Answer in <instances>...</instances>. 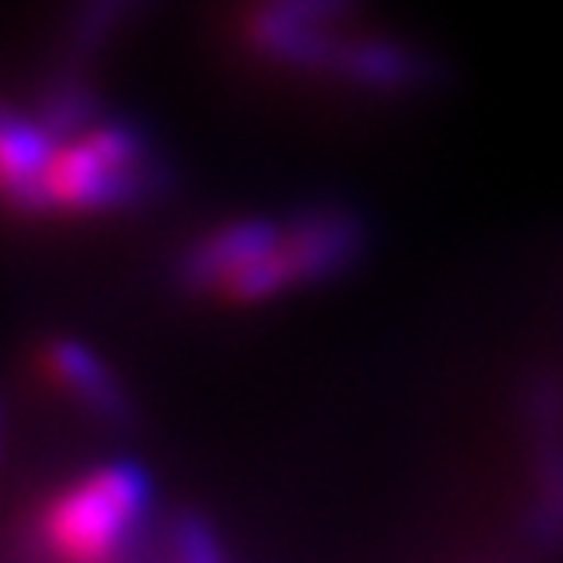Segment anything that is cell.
<instances>
[{
	"instance_id": "6da1fadb",
	"label": "cell",
	"mask_w": 563,
	"mask_h": 563,
	"mask_svg": "<svg viewBox=\"0 0 563 563\" xmlns=\"http://www.w3.org/2000/svg\"><path fill=\"white\" fill-rule=\"evenodd\" d=\"M153 501L137 462H106L55 497L44 512V544L63 563H114Z\"/></svg>"
},
{
	"instance_id": "7a4b0ae2",
	"label": "cell",
	"mask_w": 563,
	"mask_h": 563,
	"mask_svg": "<svg viewBox=\"0 0 563 563\" xmlns=\"http://www.w3.org/2000/svg\"><path fill=\"white\" fill-rule=\"evenodd\" d=\"M150 145L133 125L95 118L79 133L59 137L44 176L47 211H118L153 192Z\"/></svg>"
},
{
	"instance_id": "3957f363",
	"label": "cell",
	"mask_w": 563,
	"mask_h": 563,
	"mask_svg": "<svg viewBox=\"0 0 563 563\" xmlns=\"http://www.w3.org/2000/svg\"><path fill=\"white\" fill-rule=\"evenodd\" d=\"M364 251V223L344 208H313L286 223L282 258L294 286H313L349 271Z\"/></svg>"
},
{
	"instance_id": "277c9868",
	"label": "cell",
	"mask_w": 563,
	"mask_h": 563,
	"mask_svg": "<svg viewBox=\"0 0 563 563\" xmlns=\"http://www.w3.org/2000/svg\"><path fill=\"white\" fill-rule=\"evenodd\" d=\"M286 235V223L274 220H235L228 228H216L196 246H188L180 263V282L192 290H220L251 263L266 258Z\"/></svg>"
},
{
	"instance_id": "5b68a950",
	"label": "cell",
	"mask_w": 563,
	"mask_h": 563,
	"mask_svg": "<svg viewBox=\"0 0 563 563\" xmlns=\"http://www.w3.org/2000/svg\"><path fill=\"white\" fill-rule=\"evenodd\" d=\"M55 137L47 130L44 118H27L9 110L4 125H0V173H4V192H9L12 208L20 211H47V196H44V176L47 165L55 157Z\"/></svg>"
},
{
	"instance_id": "8992f818",
	"label": "cell",
	"mask_w": 563,
	"mask_h": 563,
	"mask_svg": "<svg viewBox=\"0 0 563 563\" xmlns=\"http://www.w3.org/2000/svg\"><path fill=\"white\" fill-rule=\"evenodd\" d=\"M44 361H47V372L63 384V391H70L82 407H90L98 419H106V422L125 419V391L118 387L110 368L98 361L87 344L52 341Z\"/></svg>"
},
{
	"instance_id": "52a82bcc",
	"label": "cell",
	"mask_w": 563,
	"mask_h": 563,
	"mask_svg": "<svg viewBox=\"0 0 563 563\" xmlns=\"http://www.w3.org/2000/svg\"><path fill=\"white\" fill-rule=\"evenodd\" d=\"M427 70V59L396 40H344L333 75L364 90H407L422 82Z\"/></svg>"
},
{
	"instance_id": "ba28073f",
	"label": "cell",
	"mask_w": 563,
	"mask_h": 563,
	"mask_svg": "<svg viewBox=\"0 0 563 563\" xmlns=\"http://www.w3.org/2000/svg\"><path fill=\"white\" fill-rule=\"evenodd\" d=\"M173 548H176V563H223L220 544H216V537H211V528L196 517L176 525Z\"/></svg>"
}]
</instances>
